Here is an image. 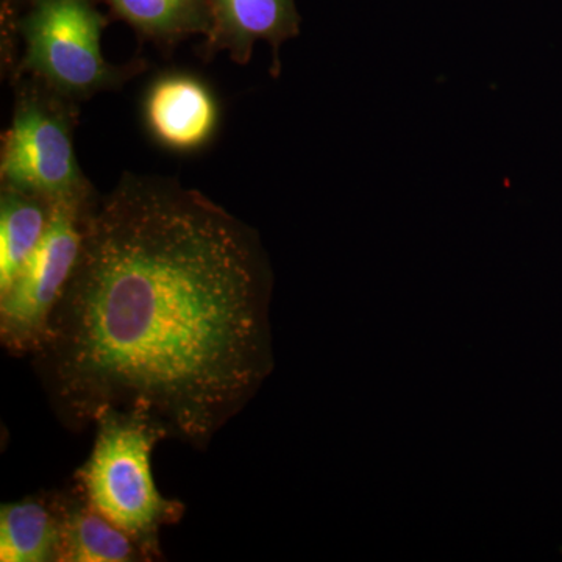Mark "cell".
I'll return each instance as SVG.
<instances>
[{"instance_id":"52a82bcc","label":"cell","mask_w":562,"mask_h":562,"mask_svg":"<svg viewBox=\"0 0 562 562\" xmlns=\"http://www.w3.org/2000/svg\"><path fill=\"white\" fill-rule=\"evenodd\" d=\"M213 29L209 36L214 49L225 50L233 61L247 65L255 44L272 47L279 68L280 47L301 31L295 0H209Z\"/></svg>"},{"instance_id":"277c9868","label":"cell","mask_w":562,"mask_h":562,"mask_svg":"<svg viewBox=\"0 0 562 562\" xmlns=\"http://www.w3.org/2000/svg\"><path fill=\"white\" fill-rule=\"evenodd\" d=\"M63 101L68 99L49 88L27 90L18 98L3 136L2 188L38 195L52 205L91 203L98 198L77 161L72 114Z\"/></svg>"},{"instance_id":"8992f818","label":"cell","mask_w":562,"mask_h":562,"mask_svg":"<svg viewBox=\"0 0 562 562\" xmlns=\"http://www.w3.org/2000/svg\"><path fill=\"white\" fill-rule=\"evenodd\" d=\"M143 116L151 138L180 154L205 147L221 120L213 91L188 74L158 77L144 98Z\"/></svg>"},{"instance_id":"ba28073f","label":"cell","mask_w":562,"mask_h":562,"mask_svg":"<svg viewBox=\"0 0 562 562\" xmlns=\"http://www.w3.org/2000/svg\"><path fill=\"white\" fill-rule=\"evenodd\" d=\"M61 535L57 562H150L132 536L95 512L72 483L60 491Z\"/></svg>"},{"instance_id":"8fae6325","label":"cell","mask_w":562,"mask_h":562,"mask_svg":"<svg viewBox=\"0 0 562 562\" xmlns=\"http://www.w3.org/2000/svg\"><path fill=\"white\" fill-rule=\"evenodd\" d=\"M117 16L146 38L172 41L191 35L209 38L213 29L209 0H106Z\"/></svg>"},{"instance_id":"9c48e42d","label":"cell","mask_w":562,"mask_h":562,"mask_svg":"<svg viewBox=\"0 0 562 562\" xmlns=\"http://www.w3.org/2000/svg\"><path fill=\"white\" fill-rule=\"evenodd\" d=\"M60 491L27 495L0 508V561L57 562Z\"/></svg>"},{"instance_id":"30bf717a","label":"cell","mask_w":562,"mask_h":562,"mask_svg":"<svg viewBox=\"0 0 562 562\" xmlns=\"http://www.w3.org/2000/svg\"><path fill=\"white\" fill-rule=\"evenodd\" d=\"M52 203L11 188L0 194V294L9 291L46 235Z\"/></svg>"},{"instance_id":"5b68a950","label":"cell","mask_w":562,"mask_h":562,"mask_svg":"<svg viewBox=\"0 0 562 562\" xmlns=\"http://www.w3.org/2000/svg\"><path fill=\"white\" fill-rule=\"evenodd\" d=\"M91 203H54L46 235L0 294V342L13 357H32L79 262Z\"/></svg>"},{"instance_id":"3957f363","label":"cell","mask_w":562,"mask_h":562,"mask_svg":"<svg viewBox=\"0 0 562 562\" xmlns=\"http://www.w3.org/2000/svg\"><path fill=\"white\" fill-rule=\"evenodd\" d=\"M103 29L92 0H33L20 22L22 69L68 101L116 88L124 76L103 58Z\"/></svg>"},{"instance_id":"7a4b0ae2","label":"cell","mask_w":562,"mask_h":562,"mask_svg":"<svg viewBox=\"0 0 562 562\" xmlns=\"http://www.w3.org/2000/svg\"><path fill=\"white\" fill-rule=\"evenodd\" d=\"M90 458L74 484L95 512L132 536L151 561L165 560L160 532L183 519L184 503L166 498L151 476V452L168 432L135 412L110 409L95 422Z\"/></svg>"},{"instance_id":"6da1fadb","label":"cell","mask_w":562,"mask_h":562,"mask_svg":"<svg viewBox=\"0 0 562 562\" xmlns=\"http://www.w3.org/2000/svg\"><path fill=\"white\" fill-rule=\"evenodd\" d=\"M271 288L246 222L179 181L128 173L91 211L33 369L69 430L135 412L205 450L271 372Z\"/></svg>"}]
</instances>
